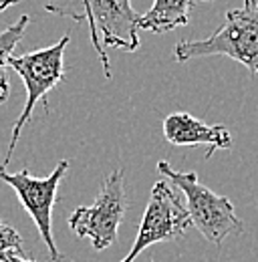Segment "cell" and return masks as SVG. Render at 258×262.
<instances>
[{
    "label": "cell",
    "mask_w": 258,
    "mask_h": 262,
    "mask_svg": "<svg viewBox=\"0 0 258 262\" xmlns=\"http://www.w3.org/2000/svg\"><path fill=\"white\" fill-rule=\"evenodd\" d=\"M47 12L71 18L75 23H89L91 45L103 65V73L111 79V65L107 59V47L133 53L139 49V18L131 6V0H53L45 4Z\"/></svg>",
    "instance_id": "6da1fadb"
},
{
    "label": "cell",
    "mask_w": 258,
    "mask_h": 262,
    "mask_svg": "<svg viewBox=\"0 0 258 262\" xmlns=\"http://www.w3.org/2000/svg\"><path fill=\"white\" fill-rule=\"evenodd\" d=\"M163 135L171 145H208L206 158H212L218 149L232 147V133L220 123H204L190 113H171L163 119Z\"/></svg>",
    "instance_id": "ba28073f"
},
{
    "label": "cell",
    "mask_w": 258,
    "mask_h": 262,
    "mask_svg": "<svg viewBox=\"0 0 258 262\" xmlns=\"http://www.w3.org/2000/svg\"><path fill=\"white\" fill-rule=\"evenodd\" d=\"M29 23H31L29 14H23L18 20H14L4 31H0V105H4L10 97V77H8L10 57L16 45L23 40Z\"/></svg>",
    "instance_id": "30bf717a"
},
{
    "label": "cell",
    "mask_w": 258,
    "mask_h": 262,
    "mask_svg": "<svg viewBox=\"0 0 258 262\" xmlns=\"http://www.w3.org/2000/svg\"><path fill=\"white\" fill-rule=\"evenodd\" d=\"M6 262H34V260H29V258H25L23 254H16V252H12V254L6 258Z\"/></svg>",
    "instance_id": "7c38bea8"
},
{
    "label": "cell",
    "mask_w": 258,
    "mask_h": 262,
    "mask_svg": "<svg viewBox=\"0 0 258 262\" xmlns=\"http://www.w3.org/2000/svg\"><path fill=\"white\" fill-rule=\"evenodd\" d=\"M158 169L178 190L184 192L192 224L208 242L220 246L230 234L244 232L242 220L234 212V204L226 196H220L206 188L198 180L196 171H178L167 162H160Z\"/></svg>",
    "instance_id": "277c9868"
},
{
    "label": "cell",
    "mask_w": 258,
    "mask_h": 262,
    "mask_svg": "<svg viewBox=\"0 0 258 262\" xmlns=\"http://www.w3.org/2000/svg\"><path fill=\"white\" fill-rule=\"evenodd\" d=\"M16 252V254H25L23 250V238L12 228L8 222L0 220V262H6V258Z\"/></svg>",
    "instance_id": "8fae6325"
},
{
    "label": "cell",
    "mask_w": 258,
    "mask_h": 262,
    "mask_svg": "<svg viewBox=\"0 0 258 262\" xmlns=\"http://www.w3.org/2000/svg\"><path fill=\"white\" fill-rule=\"evenodd\" d=\"M190 226H193L192 218L188 214V208L182 206L176 190L167 182H156L141 218V226L137 230L135 242L121 262H133L152 244L182 238Z\"/></svg>",
    "instance_id": "52a82bcc"
},
{
    "label": "cell",
    "mask_w": 258,
    "mask_h": 262,
    "mask_svg": "<svg viewBox=\"0 0 258 262\" xmlns=\"http://www.w3.org/2000/svg\"><path fill=\"white\" fill-rule=\"evenodd\" d=\"M193 2L196 0H154V6L141 14L137 27L156 34L186 27L190 23Z\"/></svg>",
    "instance_id": "9c48e42d"
},
{
    "label": "cell",
    "mask_w": 258,
    "mask_h": 262,
    "mask_svg": "<svg viewBox=\"0 0 258 262\" xmlns=\"http://www.w3.org/2000/svg\"><path fill=\"white\" fill-rule=\"evenodd\" d=\"M127 200L123 171L115 169L105 180L91 206H79L69 216V228L79 238H89L95 250H105L117 240V230L125 216Z\"/></svg>",
    "instance_id": "5b68a950"
},
{
    "label": "cell",
    "mask_w": 258,
    "mask_h": 262,
    "mask_svg": "<svg viewBox=\"0 0 258 262\" xmlns=\"http://www.w3.org/2000/svg\"><path fill=\"white\" fill-rule=\"evenodd\" d=\"M224 55L258 75V2L226 12L224 25L204 40H180L174 49L178 63Z\"/></svg>",
    "instance_id": "7a4b0ae2"
},
{
    "label": "cell",
    "mask_w": 258,
    "mask_h": 262,
    "mask_svg": "<svg viewBox=\"0 0 258 262\" xmlns=\"http://www.w3.org/2000/svg\"><path fill=\"white\" fill-rule=\"evenodd\" d=\"M242 2H244L246 6H248V4H256V0H242Z\"/></svg>",
    "instance_id": "5bb4252c"
},
{
    "label": "cell",
    "mask_w": 258,
    "mask_h": 262,
    "mask_svg": "<svg viewBox=\"0 0 258 262\" xmlns=\"http://www.w3.org/2000/svg\"><path fill=\"white\" fill-rule=\"evenodd\" d=\"M20 0H0V12H4L6 8H10V6H14V4H18Z\"/></svg>",
    "instance_id": "4fadbf2b"
},
{
    "label": "cell",
    "mask_w": 258,
    "mask_h": 262,
    "mask_svg": "<svg viewBox=\"0 0 258 262\" xmlns=\"http://www.w3.org/2000/svg\"><path fill=\"white\" fill-rule=\"evenodd\" d=\"M69 160H61L53 173L47 178H34L29 169H20L16 173H8L6 167L0 165V182L8 184L14 194L18 196L23 208L31 214L32 222L36 224V230L42 238V242L49 248V254L53 262H61L64 258L59 252L55 238H53V208L57 202L59 184L69 171Z\"/></svg>",
    "instance_id": "8992f818"
},
{
    "label": "cell",
    "mask_w": 258,
    "mask_h": 262,
    "mask_svg": "<svg viewBox=\"0 0 258 262\" xmlns=\"http://www.w3.org/2000/svg\"><path fill=\"white\" fill-rule=\"evenodd\" d=\"M69 40H71V36L64 34L59 42H55L47 49L31 51L20 57H14V55L10 57V69L18 73V77L23 79V83L27 87V103H25V109L20 111L18 119L14 121L6 158L0 164L2 167H8L10 164L14 147L20 139L25 125L31 121L32 111L36 109V103H42L45 109H49V101H47L49 91H53L64 79V49H67Z\"/></svg>",
    "instance_id": "3957f363"
}]
</instances>
